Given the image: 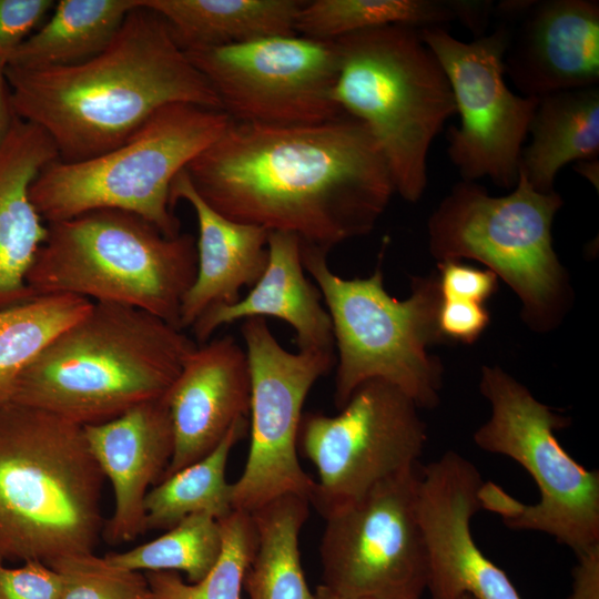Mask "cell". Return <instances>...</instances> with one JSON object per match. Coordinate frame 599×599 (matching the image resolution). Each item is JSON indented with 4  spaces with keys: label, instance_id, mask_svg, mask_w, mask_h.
<instances>
[{
    "label": "cell",
    "instance_id": "6da1fadb",
    "mask_svg": "<svg viewBox=\"0 0 599 599\" xmlns=\"http://www.w3.org/2000/svg\"><path fill=\"white\" fill-rule=\"evenodd\" d=\"M185 171L199 196L225 217L292 233L327 252L368 234L395 193L377 141L347 112L307 125L232 120Z\"/></svg>",
    "mask_w": 599,
    "mask_h": 599
},
{
    "label": "cell",
    "instance_id": "7a4b0ae2",
    "mask_svg": "<svg viewBox=\"0 0 599 599\" xmlns=\"http://www.w3.org/2000/svg\"><path fill=\"white\" fill-rule=\"evenodd\" d=\"M6 73L16 115L41 128L64 163L122 145L165 105L222 110L166 22L142 0L95 57L48 69L7 65Z\"/></svg>",
    "mask_w": 599,
    "mask_h": 599
},
{
    "label": "cell",
    "instance_id": "3957f363",
    "mask_svg": "<svg viewBox=\"0 0 599 599\" xmlns=\"http://www.w3.org/2000/svg\"><path fill=\"white\" fill-rule=\"evenodd\" d=\"M196 347L149 312L93 302L21 374L11 403L80 426L104 423L163 397Z\"/></svg>",
    "mask_w": 599,
    "mask_h": 599
},
{
    "label": "cell",
    "instance_id": "277c9868",
    "mask_svg": "<svg viewBox=\"0 0 599 599\" xmlns=\"http://www.w3.org/2000/svg\"><path fill=\"white\" fill-rule=\"evenodd\" d=\"M104 476L83 426L9 403L0 407V558L93 552Z\"/></svg>",
    "mask_w": 599,
    "mask_h": 599
},
{
    "label": "cell",
    "instance_id": "5b68a950",
    "mask_svg": "<svg viewBox=\"0 0 599 599\" xmlns=\"http://www.w3.org/2000/svg\"><path fill=\"white\" fill-rule=\"evenodd\" d=\"M48 224L29 270L33 296L70 294L149 312L180 328L197 268L196 240L170 237L142 216L99 209Z\"/></svg>",
    "mask_w": 599,
    "mask_h": 599
},
{
    "label": "cell",
    "instance_id": "8992f818",
    "mask_svg": "<svg viewBox=\"0 0 599 599\" xmlns=\"http://www.w3.org/2000/svg\"><path fill=\"white\" fill-rule=\"evenodd\" d=\"M334 99L377 141L395 186L417 202L427 185V158L444 123L456 113L453 91L419 28L390 24L335 40Z\"/></svg>",
    "mask_w": 599,
    "mask_h": 599
},
{
    "label": "cell",
    "instance_id": "52a82bcc",
    "mask_svg": "<svg viewBox=\"0 0 599 599\" xmlns=\"http://www.w3.org/2000/svg\"><path fill=\"white\" fill-rule=\"evenodd\" d=\"M328 252L301 243L304 270L318 287L333 327L338 357L334 403L341 409L354 390L370 379L389 383L418 408L439 403L443 367L427 354L445 341L437 315L441 294L437 275L414 277L404 301L384 287L380 264L366 278H343L327 264Z\"/></svg>",
    "mask_w": 599,
    "mask_h": 599
},
{
    "label": "cell",
    "instance_id": "ba28073f",
    "mask_svg": "<svg viewBox=\"0 0 599 599\" xmlns=\"http://www.w3.org/2000/svg\"><path fill=\"white\" fill-rule=\"evenodd\" d=\"M222 110L172 103L156 111L122 145L80 162L47 165L30 189V199L47 223L99 209L135 213L164 235L181 233L170 203L175 176L227 129Z\"/></svg>",
    "mask_w": 599,
    "mask_h": 599
},
{
    "label": "cell",
    "instance_id": "9c48e42d",
    "mask_svg": "<svg viewBox=\"0 0 599 599\" xmlns=\"http://www.w3.org/2000/svg\"><path fill=\"white\" fill-rule=\"evenodd\" d=\"M479 390L491 415L474 434L483 450L511 458L531 476L539 500L525 505L484 481L480 507L512 529L547 534L579 555L599 545V471L587 469L559 444L555 432L569 419L537 400L498 366H485Z\"/></svg>",
    "mask_w": 599,
    "mask_h": 599
},
{
    "label": "cell",
    "instance_id": "30bf717a",
    "mask_svg": "<svg viewBox=\"0 0 599 599\" xmlns=\"http://www.w3.org/2000/svg\"><path fill=\"white\" fill-rule=\"evenodd\" d=\"M561 205L560 194L536 191L520 173L505 196L463 180L429 217V250L440 262L484 263L518 295L531 328L551 329L566 311L569 291L551 235Z\"/></svg>",
    "mask_w": 599,
    "mask_h": 599
},
{
    "label": "cell",
    "instance_id": "8fae6325",
    "mask_svg": "<svg viewBox=\"0 0 599 599\" xmlns=\"http://www.w3.org/2000/svg\"><path fill=\"white\" fill-rule=\"evenodd\" d=\"M339 414L302 415L297 447L318 473L311 497L323 517L417 467L427 444L416 404L380 379L359 385Z\"/></svg>",
    "mask_w": 599,
    "mask_h": 599
},
{
    "label": "cell",
    "instance_id": "7c38bea8",
    "mask_svg": "<svg viewBox=\"0 0 599 599\" xmlns=\"http://www.w3.org/2000/svg\"><path fill=\"white\" fill-rule=\"evenodd\" d=\"M184 52L233 121L307 125L345 112L334 99L335 40L281 35Z\"/></svg>",
    "mask_w": 599,
    "mask_h": 599
},
{
    "label": "cell",
    "instance_id": "4fadbf2b",
    "mask_svg": "<svg viewBox=\"0 0 599 599\" xmlns=\"http://www.w3.org/2000/svg\"><path fill=\"white\" fill-rule=\"evenodd\" d=\"M449 81L459 125L447 132V154L464 181L489 177L514 189L538 97L514 93L505 80L509 28L464 42L444 27L419 28Z\"/></svg>",
    "mask_w": 599,
    "mask_h": 599
},
{
    "label": "cell",
    "instance_id": "5bb4252c",
    "mask_svg": "<svg viewBox=\"0 0 599 599\" xmlns=\"http://www.w3.org/2000/svg\"><path fill=\"white\" fill-rule=\"evenodd\" d=\"M241 333L251 377V441L243 473L232 484L233 508L252 512L287 494L311 500L315 480L300 464L298 428L305 398L334 366V352L291 353L265 317L245 318Z\"/></svg>",
    "mask_w": 599,
    "mask_h": 599
},
{
    "label": "cell",
    "instance_id": "9a60e30c",
    "mask_svg": "<svg viewBox=\"0 0 599 599\" xmlns=\"http://www.w3.org/2000/svg\"><path fill=\"white\" fill-rule=\"evenodd\" d=\"M418 479L417 467L404 471L324 517L323 585L348 598H420L428 567L416 509Z\"/></svg>",
    "mask_w": 599,
    "mask_h": 599
},
{
    "label": "cell",
    "instance_id": "2e32d148",
    "mask_svg": "<svg viewBox=\"0 0 599 599\" xmlns=\"http://www.w3.org/2000/svg\"><path fill=\"white\" fill-rule=\"evenodd\" d=\"M477 467L449 450L419 470L416 509L427 555L432 599H521L507 573L476 545L473 516L481 509Z\"/></svg>",
    "mask_w": 599,
    "mask_h": 599
},
{
    "label": "cell",
    "instance_id": "e0dca14e",
    "mask_svg": "<svg viewBox=\"0 0 599 599\" xmlns=\"http://www.w3.org/2000/svg\"><path fill=\"white\" fill-rule=\"evenodd\" d=\"M520 26L509 28L505 74L527 97L598 85L599 3L595 0L502 1Z\"/></svg>",
    "mask_w": 599,
    "mask_h": 599
},
{
    "label": "cell",
    "instance_id": "ac0fdd59",
    "mask_svg": "<svg viewBox=\"0 0 599 599\" xmlns=\"http://www.w3.org/2000/svg\"><path fill=\"white\" fill-rule=\"evenodd\" d=\"M164 398L174 448L161 479L211 453L237 420L247 417L251 377L245 349L229 335L197 346Z\"/></svg>",
    "mask_w": 599,
    "mask_h": 599
},
{
    "label": "cell",
    "instance_id": "d6986e66",
    "mask_svg": "<svg viewBox=\"0 0 599 599\" xmlns=\"http://www.w3.org/2000/svg\"><path fill=\"white\" fill-rule=\"evenodd\" d=\"M91 455L112 484L114 512L105 527L109 544L144 531V499L171 460L174 438L164 396L142 402L104 423L83 426Z\"/></svg>",
    "mask_w": 599,
    "mask_h": 599
},
{
    "label": "cell",
    "instance_id": "ffe728a7",
    "mask_svg": "<svg viewBox=\"0 0 599 599\" xmlns=\"http://www.w3.org/2000/svg\"><path fill=\"white\" fill-rule=\"evenodd\" d=\"M58 160L50 136L16 118L0 146V308L31 300L27 276L43 244L48 224L30 199L40 172Z\"/></svg>",
    "mask_w": 599,
    "mask_h": 599
},
{
    "label": "cell",
    "instance_id": "44dd1931",
    "mask_svg": "<svg viewBox=\"0 0 599 599\" xmlns=\"http://www.w3.org/2000/svg\"><path fill=\"white\" fill-rule=\"evenodd\" d=\"M189 203L195 212L197 268L180 309V328H191L206 311L237 302L244 286L253 287L268 261V231L232 221L209 206L195 192L185 169L173 180L170 203Z\"/></svg>",
    "mask_w": 599,
    "mask_h": 599
},
{
    "label": "cell",
    "instance_id": "7402d4cb",
    "mask_svg": "<svg viewBox=\"0 0 599 599\" xmlns=\"http://www.w3.org/2000/svg\"><path fill=\"white\" fill-rule=\"evenodd\" d=\"M268 261L261 278L244 298L215 306L192 325L195 339L209 342L221 326L250 317H276L290 324L301 352H334L332 321L322 294L306 276L301 240L286 232H268Z\"/></svg>",
    "mask_w": 599,
    "mask_h": 599
},
{
    "label": "cell",
    "instance_id": "603a6c76",
    "mask_svg": "<svg viewBox=\"0 0 599 599\" xmlns=\"http://www.w3.org/2000/svg\"><path fill=\"white\" fill-rule=\"evenodd\" d=\"M529 133L531 141L522 148L519 173L536 191L552 192L566 164L598 159V85L538 97Z\"/></svg>",
    "mask_w": 599,
    "mask_h": 599
},
{
    "label": "cell",
    "instance_id": "cb8c5ba5",
    "mask_svg": "<svg viewBox=\"0 0 599 599\" xmlns=\"http://www.w3.org/2000/svg\"><path fill=\"white\" fill-rule=\"evenodd\" d=\"M167 24L183 50L297 35L298 0H142Z\"/></svg>",
    "mask_w": 599,
    "mask_h": 599
},
{
    "label": "cell",
    "instance_id": "d4e9b609",
    "mask_svg": "<svg viewBox=\"0 0 599 599\" xmlns=\"http://www.w3.org/2000/svg\"><path fill=\"white\" fill-rule=\"evenodd\" d=\"M140 0H60L7 65L48 69L84 62L114 39Z\"/></svg>",
    "mask_w": 599,
    "mask_h": 599
},
{
    "label": "cell",
    "instance_id": "484cf974",
    "mask_svg": "<svg viewBox=\"0 0 599 599\" xmlns=\"http://www.w3.org/2000/svg\"><path fill=\"white\" fill-rule=\"evenodd\" d=\"M309 505L307 498L287 494L251 512L257 545L243 581L250 599H315L300 552V534Z\"/></svg>",
    "mask_w": 599,
    "mask_h": 599
},
{
    "label": "cell",
    "instance_id": "4316f807",
    "mask_svg": "<svg viewBox=\"0 0 599 599\" xmlns=\"http://www.w3.org/2000/svg\"><path fill=\"white\" fill-rule=\"evenodd\" d=\"M247 418L237 420L203 458L161 479L144 499V531L170 529L187 516L207 514L216 520L233 510L232 484L225 469L232 448L245 435Z\"/></svg>",
    "mask_w": 599,
    "mask_h": 599
},
{
    "label": "cell",
    "instance_id": "83f0119b",
    "mask_svg": "<svg viewBox=\"0 0 599 599\" xmlns=\"http://www.w3.org/2000/svg\"><path fill=\"white\" fill-rule=\"evenodd\" d=\"M92 303L75 295L50 294L0 308V407L11 403L28 366Z\"/></svg>",
    "mask_w": 599,
    "mask_h": 599
},
{
    "label": "cell",
    "instance_id": "f1b7e54d",
    "mask_svg": "<svg viewBox=\"0 0 599 599\" xmlns=\"http://www.w3.org/2000/svg\"><path fill=\"white\" fill-rule=\"evenodd\" d=\"M454 20H458V1L314 0L303 1L295 30L305 38L336 40L384 26L443 27Z\"/></svg>",
    "mask_w": 599,
    "mask_h": 599
},
{
    "label": "cell",
    "instance_id": "f546056e",
    "mask_svg": "<svg viewBox=\"0 0 599 599\" xmlns=\"http://www.w3.org/2000/svg\"><path fill=\"white\" fill-rule=\"evenodd\" d=\"M221 550L219 520L207 514H195L149 542L123 552H109L104 558L133 571H183L189 583H196L212 569Z\"/></svg>",
    "mask_w": 599,
    "mask_h": 599
},
{
    "label": "cell",
    "instance_id": "4dcf8cb0",
    "mask_svg": "<svg viewBox=\"0 0 599 599\" xmlns=\"http://www.w3.org/2000/svg\"><path fill=\"white\" fill-rule=\"evenodd\" d=\"M222 550L209 573L186 583L176 571H149L145 577L154 599H241L244 576L257 545L251 512L233 510L219 520Z\"/></svg>",
    "mask_w": 599,
    "mask_h": 599
},
{
    "label": "cell",
    "instance_id": "1f68e13d",
    "mask_svg": "<svg viewBox=\"0 0 599 599\" xmlns=\"http://www.w3.org/2000/svg\"><path fill=\"white\" fill-rule=\"evenodd\" d=\"M49 566L62 578L61 599H154L140 571L116 567L93 552L61 557Z\"/></svg>",
    "mask_w": 599,
    "mask_h": 599
},
{
    "label": "cell",
    "instance_id": "d6a6232c",
    "mask_svg": "<svg viewBox=\"0 0 599 599\" xmlns=\"http://www.w3.org/2000/svg\"><path fill=\"white\" fill-rule=\"evenodd\" d=\"M0 558V599H61L62 578L49 565L26 560L18 568Z\"/></svg>",
    "mask_w": 599,
    "mask_h": 599
},
{
    "label": "cell",
    "instance_id": "836d02e7",
    "mask_svg": "<svg viewBox=\"0 0 599 599\" xmlns=\"http://www.w3.org/2000/svg\"><path fill=\"white\" fill-rule=\"evenodd\" d=\"M55 1L0 0V58L9 57L49 17Z\"/></svg>",
    "mask_w": 599,
    "mask_h": 599
},
{
    "label": "cell",
    "instance_id": "e575fe53",
    "mask_svg": "<svg viewBox=\"0 0 599 599\" xmlns=\"http://www.w3.org/2000/svg\"><path fill=\"white\" fill-rule=\"evenodd\" d=\"M437 277L441 298L481 304L496 292L498 284L497 275L490 270H479L453 260L439 262Z\"/></svg>",
    "mask_w": 599,
    "mask_h": 599
},
{
    "label": "cell",
    "instance_id": "d590c367",
    "mask_svg": "<svg viewBox=\"0 0 599 599\" xmlns=\"http://www.w3.org/2000/svg\"><path fill=\"white\" fill-rule=\"evenodd\" d=\"M489 318L481 303L441 298L437 324L444 339L471 344L486 329Z\"/></svg>",
    "mask_w": 599,
    "mask_h": 599
},
{
    "label": "cell",
    "instance_id": "8d00e7d4",
    "mask_svg": "<svg viewBox=\"0 0 599 599\" xmlns=\"http://www.w3.org/2000/svg\"><path fill=\"white\" fill-rule=\"evenodd\" d=\"M576 556L571 591L566 599H599V545Z\"/></svg>",
    "mask_w": 599,
    "mask_h": 599
},
{
    "label": "cell",
    "instance_id": "74e56055",
    "mask_svg": "<svg viewBox=\"0 0 599 599\" xmlns=\"http://www.w3.org/2000/svg\"><path fill=\"white\" fill-rule=\"evenodd\" d=\"M6 69L7 61L0 58V146L7 138L14 119L17 118L12 106L11 92Z\"/></svg>",
    "mask_w": 599,
    "mask_h": 599
},
{
    "label": "cell",
    "instance_id": "f35d334b",
    "mask_svg": "<svg viewBox=\"0 0 599 599\" xmlns=\"http://www.w3.org/2000/svg\"><path fill=\"white\" fill-rule=\"evenodd\" d=\"M575 170L577 173L586 177L598 190L599 181V161L598 159L579 161L576 163Z\"/></svg>",
    "mask_w": 599,
    "mask_h": 599
},
{
    "label": "cell",
    "instance_id": "ab89813d",
    "mask_svg": "<svg viewBox=\"0 0 599 599\" xmlns=\"http://www.w3.org/2000/svg\"><path fill=\"white\" fill-rule=\"evenodd\" d=\"M314 595H315V599H365V598L344 597V596L333 591L332 589H329L327 586H325L323 583L317 586L316 591H315Z\"/></svg>",
    "mask_w": 599,
    "mask_h": 599
},
{
    "label": "cell",
    "instance_id": "60d3db41",
    "mask_svg": "<svg viewBox=\"0 0 599 599\" xmlns=\"http://www.w3.org/2000/svg\"><path fill=\"white\" fill-rule=\"evenodd\" d=\"M460 599H474V598L471 596H469V595H465Z\"/></svg>",
    "mask_w": 599,
    "mask_h": 599
},
{
    "label": "cell",
    "instance_id": "b9f144b4",
    "mask_svg": "<svg viewBox=\"0 0 599 599\" xmlns=\"http://www.w3.org/2000/svg\"><path fill=\"white\" fill-rule=\"evenodd\" d=\"M418 599H420V598H418Z\"/></svg>",
    "mask_w": 599,
    "mask_h": 599
}]
</instances>
